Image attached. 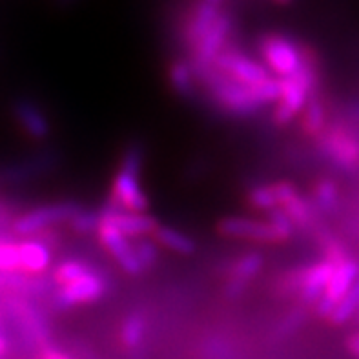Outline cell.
I'll use <instances>...</instances> for the list:
<instances>
[{
    "label": "cell",
    "mask_w": 359,
    "mask_h": 359,
    "mask_svg": "<svg viewBox=\"0 0 359 359\" xmlns=\"http://www.w3.org/2000/svg\"><path fill=\"white\" fill-rule=\"evenodd\" d=\"M279 82V99L272 111L273 123L278 126H287L292 118L301 114L305 108L306 100L316 91L318 84V68H316L314 53L303 46V62L299 69L290 77L278 79Z\"/></svg>",
    "instance_id": "obj_3"
},
{
    "label": "cell",
    "mask_w": 359,
    "mask_h": 359,
    "mask_svg": "<svg viewBox=\"0 0 359 359\" xmlns=\"http://www.w3.org/2000/svg\"><path fill=\"white\" fill-rule=\"evenodd\" d=\"M75 0H57V4L60 6V8H68V6H72Z\"/></svg>",
    "instance_id": "obj_37"
},
{
    "label": "cell",
    "mask_w": 359,
    "mask_h": 359,
    "mask_svg": "<svg viewBox=\"0 0 359 359\" xmlns=\"http://www.w3.org/2000/svg\"><path fill=\"white\" fill-rule=\"evenodd\" d=\"M257 48L264 64L279 79L294 75L303 62V46L283 33H264L259 36Z\"/></svg>",
    "instance_id": "obj_6"
},
{
    "label": "cell",
    "mask_w": 359,
    "mask_h": 359,
    "mask_svg": "<svg viewBox=\"0 0 359 359\" xmlns=\"http://www.w3.org/2000/svg\"><path fill=\"white\" fill-rule=\"evenodd\" d=\"M318 148L323 157H327L337 168L345 172L359 170V135L348 124L336 123L325 126L318 137Z\"/></svg>",
    "instance_id": "obj_5"
},
{
    "label": "cell",
    "mask_w": 359,
    "mask_h": 359,
    "mask_svg": "<svg viewBox=\"0 0 359 359\" xmlns=\"http://www.w3.org/2000/svg\"><path fill=\"white\" fill-rule=\"evenodd\" d=\"M217 232L228 239H245L257 243H283L288 237L270 221L250 217H223L217 221Z\"/></svg>",
    "instance_id": "obj_11"
},
{
    "label": "cell",
    "mask_w": 359,
    "mask_h": 359,
    "mask_svg": "<svg viewBox=\"0 0 359 359\" xmlns=\"http://www.w3.org/2000/svg\"><path fill=\"white\" fill-rule=\"evenodd\" d=\"M346 346H348V351H351L355 358H359V332L352 334V336L346 339Z\"/></svg>",
    "instance_id": "obj_34"
},
{
    "label": "cell",
    "mask_w": 359,
    "mask_h": 359,
    "mask_svg": "<svg viewBox=\"0 0 359 359\" xmlns=\"http://www.w3.org/2000/svg\"><path fill=\"white\" fill-rule=\"evenodd\" d=\"M95 269L93 264L86 263V261H79V259H68L60 263L59 266H55L53 273H51V283L53 287L60 288L66 287L69 283L77 281L79 278L86 276L88 272Z\"/></svg>",
    "instance_id": "obj_25"
},
{
    "label": "cell",
    "mask_w": 359,
    "mask_h": 359,
    "mask_svg": "<svg viewBox=\"0 0 359 359\" xmlns=\"http://www.w3.org/2000/svg\"><path fill=\"white\" fill-rule=\"evenodd\" d=\"M11 272H20V266H18L17 241L0 239V273Z\"/></svg>",
    "instance_id": "obj_31"
},
{
    "label": "cell",
    "mask_w": 359,
    "mask_h": 359,
    "mask_svg": "<svg viewBox=\"0 0 359 359\" xmlns=\"http://www.w3.org/2000/svg\"><path fill=\"white\" fill-rule=\"evenodd\" d=\"M301 114H303V118H301V128H303V132L310 137H318L319 133L325 130V108L323 102L319 100L318 93H312L306 100L305 108L301 109Z\"/></svg>",
    "instance_id": "obj_24"
},
{
    "label": "cell",
    "mask_w": 359,
    "mask_h": 359,
    "mask_svg": "<svg viewBox=\"0 0 359 359\" xmlns=\"http://www.w3.org/2000/svg\"><path fill=\"white\" fill-rule=\"evenodd\" d=\"M359 279V264L352 259H345L334 266V272L330 276L323 296L316 303V310L321 318H328L334 310L336 303L351 290L352 285Z\"/></svg>",
    "instance_id": "obj_14"
},
{
    "label": "cell",
    "mask_w": 359,
    "mask_h": 359,
    "mask_svg": "<svg viewBox=\"0 0 359 359\" xmlns=\"http://www.w3.org/2000/svg\"><path fill=\"white\" fill-rule=\"evenodd\" d=\"M168 81L179 97L190 99L197 91V77L188 59H175L168 68Z\"/></svg>",
    "instance_id": "obj_22"
},
{
    "label": "cell",
    "mask_w": 359,
    "mask_h": 359,
    "mask_svg": "<svg viewBox=\"0 0 359 359\" xmlns=\"http://www.w3.org/2000/svg\"><path fill=\"white\" fill-rule=\"evenodd\" d=\"M334 266L336 264H332L327 259L319 261L316 264H310V266H301L299 290H297V294H299L303 303H309V305H316L318 303L319 297L323 296L328 281H330Z\"/></svg>",
    "instance_id": "obj_18"
},
{
    "label": "cell",
    "mask_w": 359,
    "mask_h": 359,
    "mask_svg": "<svg viewBox=\"0 0 359 359\" xmlns=\"http://www.w3.org/2000/svg\"><path fill=\"white\" fill-rule=\"evenodd\" d=\"M359 312V279L352 285V288L346 292L341 299L337 301L334 310L330 312L328 319L332 325H345L346 321H351L355 314Z\"/></svg>",
    "instance_id": "obj_26"
},
{
    "label": "cell",
    "mask_w": 359,
    "mask_h": 359,
    "mask_svg": "<svg viewBox=\"0 0 359 359\" xmlns=\"http://www.w3.org/2000/svg\"><path fill=\"white\" fill-rule=\"evenodd\" d=\"M59 163V151H39V154L20 161V163L9 164V166L0 168V184H22V182L33 181V179L42 177L44 173L57 168Z\"/></svg>",
    "instance_id": "obj_13"
},
{
    "label": "cell",
    "mask_w": 359,
    "mask_h": 359,
    "mask_svg": "<svg viewBox=\"0 0 359 359\" xmlns=\"http://www.w3.org/2000/svg\"><path fill=\"white\" fill-rule=\"evenodd\" d=\"M203 2H206V4H210V6H215V8H219V6L223 4L224 0H203Z\"/></svg>",
    "instance_id": "obj_38"
},
{
    "label": "cell",
    "mask_w": 359,
    "mask_h": 359,
    "mask_svg": "<svg viewBox=\"0 0 359 359\" xmlns=\"http://www.w3.org/2000/svg\"><path fill=\"white\" fill-rule=\"evenodd\" d=\"M0 321H2V310H0Z\"/></svg>",
    "instance_id": "obj_40"
},
{
    "label": "cell",
    "mask_w": 359,
    "mask_h": 359,
    "mask_svg": "<svg viewBox=\"0 0 359 359\" xmlns=\"http://www.w3.org/2000/svg\"><path fill=\"white\" fill-rule=\"evenodd\" d=\"M197 84H205L210 100L223 114L248 118L259 114L261 108L279 99V82L273 77L259 86H243L224 77L214 66L196 72Z\"/></svg>",
    "instance_id": "obj_1"
},
{
    "label": "cell",
    "mask_w": 359,
    "mask_h": 359,
    "mask_svg": "<svg viewBox=\"0 0 359 359\" xmlns=\"http://www.w3.org/2000/svg\"><path fill=\"white\" fill-rule=\"evenodd\" d=\"M314 201L319 212L332 214L337 208V201H339V190H337L336 182L330 179H321L314 188Z\"/></svg>",
    "instance_id": "obj_28"
},
{
    "label": "cell",
    "mask_w": 359,
    "mask_h": 359,
    "mask_svg": "<svg viewBox=\"0 0 359 359\" xmlns=\"http://www.w3.org/2000/svg\"><path fill=\"white\" fill-rule=\"evenodd\" d=\"M148 332V319L142 312H130L121 323L118 330V341L124 351L135 352L144 343Z\"/></svg>",
    "instance_id": "obj_23"
},
{
    "label": "cell",
    "mask_w": 359,
    "mask_h": 359,
    "mask_svg": "<svg viewBox=\"0 0 359 359\" xmlns=\"http://www.w3.org/2000/svg\"><path fill=\"white\" fill-rule=\"evenodd\" d=\"M36 358L39 359H75V358H72V354L60 351V348H57V346H53V345L42 348V351L36 354Z\"/></svg>",
    "instance_id": "obj_33"
},
{
    "label": "cell",
    "mask_w": 359,
    "mask_h": 359,
    "mask_svg": "<svg viewBox=\"0 0 359 359\" xmlns=\"http://www.w3.org/2000/svg\"><path fill=\"white\" fill-rule=\"evenodd\" d=\"M97 237H99L100 245L108 252L117 264L123 269L124 273L128 276H141L142 269L139 261L135 257V252H133V246L130 243L128 237H124L123 233L117 232L115 228L108 226V224H99L97 228Z\"/></svg>",
    "instance_id": "obj_16"
},
{
    "label": "cell",
    "mask_w": 359,
    "mask_h": 359,
    "mask_svg": "<svg viewBox=\"0 0 359 359\" xmlns=\"http://www.w3.org/2000/svg\"><path fill=\"white\" fill-rule=\"evenodd\" d=\"M18 248V266L20 273L26 276H42L51 263V250L44 243L27 237L17 243Z\"/></svg>",
    "instance_id": "obj_19"
},
{
    "label": "cell",
    "mask_w": 359,
    "mask_h": 359,
    "mask_svg": "<svg viewBox=\"0 0 359 359\" xmlns=\"http://www.w3.org/2000/svg\"><path fill=\"white\" fill-rule=\"evenodd\" d=\"M8 348H9L8 339H6V337L0 334V359L6 358V354H8Z\"/></svg>",
    "instance_id": "obj_35"
},
{
    "label": "cell",
    "mask_w": 359,
    "mask_h": 359,
    "mask_svg": "<svg viewBox=\"0 0 359 359\" xmlns=\"http://www.w3.org/2000/svg\"><path fill=\"white\" fill-rule=\"evenodd\" d=\"M264 266V257L259 252H248L237 257L230 266H228V283L224 288L228 299H237V297L245 294L252 279L259 276V272Z\"/></svg>",
    "instance_id": "obj_17"
},
{
    "label": "cell",
    "mask_w": 359,
    "mask_h": 359,
    "mask_svg": "<svg viewBox=\"0 0 359 359\" xmlns=\"http://www.w3.org/2000/svg\"><path fill=\"white\" fill-rule=\"evenodd\" d=\"M11 115L20 132L33 141H46L51 135V121L35 99L17 97L11 102Z\"/></svg>",
    "instance_id": "obj_12"
},
{
    "label": "cell",
    "mask_w": 359,
    "mask_h": 359,
    "mask_svg": "<svg viewBox=\"0 0 359 359\" xmlns=\"http://www.w3.org/2000/svg\"><path fill=\"white\" fill-rule=\"evenodd\" d=\"M246 203L254 210H261V212H272L278 208L272 184H257V187L250 188L246 194Z\"/></svg>",
    "instance_id": "obj_29"
},
{
    "label": "cell",
    "mask_w": 359,
    "mask_h": 359,
    "mask_svg": "<svg viewBox=\"0 0 359 359\" xmlns=\"http://www.w3.org/2000/svg\"><path fill=\"white\" fill-rule=\"evenodd\" d=\"M273 2H278V4H288L292 0H273Z\"/></svg>",
    "instance_id": "obj_39"
},
{
    "label": "cell",
    "mask_w": 359,
    "mask_h": 359,
    "mask_svg": "<svg viewBox=\"0 0 359 359\" xmlns=\"http://www.w3.org/2000/svg\"><path fill=\"white\" fill-rule=\"evenodd\" d=\"M299 279H301V266L299 269H292L287 273H283L279 281L276 283V294L279 297H290L297 294L299 290Z\"/></svg>",
    "instance_id": "obj_32"
},
{
    "label": "cell",
    "mask_w": 359,
    "mask_h": 359,
    "mask_svg": "<svg viewBox=\"0 0 359 359\" xmlns=\"http://www.w3.org/2000/svg\"><path fill=\"white\" fill-rule=\"evenodd\" d=\"M81 206V203H75V201H60V203L36 206L26 214L18 215L11 223V230L15 236L27 239V237L36 236L44 230H51L55 224L68 223Z\"/></svg>",
    "instance_id": "obj_8"
},
{
    "label": "cell",
    "mask_w": 359,
    "mask_h": 359,
    "mask_svg": "<svg viewBox=\"0 0 359 359\" xmlns=\"http://www.w3.org/2000/svg\"><path fill=\"white\" fill-rule=\"evenodd\" d=\"M68 224L73 232L81 233V236H90V233H95L97 228H99V224H100V210L81 206V208L75 212V215L69 219Z\"/></svg>",
    "instance_id": "obj_27"
},
{
    "label": "cell",
    "mask_w": 359,
    "mask_h": 359,
    "mask_svg": "<svg viewBox=\"0 0 359 359\" xmlns=\"http://www.w3.org/2000/svg\"><path fill=\"white\" fill-rule=\"evenodd\" d=\"M100 223L115 228L128 239H141L151 236L155 228L159 226L157 219L148 214H132V212H121L106 203L100 206Z\"/></svg>",
    "instance_id": "obj_15"
},
{
    "label": "cell",
    "mask_w": 359,
    "mask_h": 359,
    "mask_svg": "<svg viewBox=\"0 0 359 359\" xmlns=\"http://www.w3.org/2000/svg\"><path fill=\"white\" fill-rule=\"evenodd\" d=\"M144 166V148L139 142H132L124 151L118 168L111 179L108 205L121 212L144 214L150 208L148 194L142 188L141 173Z\"/></svg>",
    "instance_id": "obj_2"
},
{
    "label": "cell",
    "mask_w": 359,
    "mask_h": 359,
    "mask_svg": "<svg viewBox=\"0 0 359 359\" xmlns=\"http://www.w3.org/2000/svg\"><path fill=\"white\" fill-rule=\"evenodd\" d=\"M219 13H221L219 8L199 0L196 4V8H191L190 17L187 18L184 27H182V39H184V42H187L190 48H194V46L201 41V36L205 35L206 29L214 24V20L217 18Z\"/></svg>",
    "instance_id": "obj_20"
},
{
    "label": "cell",
    "mask_w": 359,
    "mask_h": 359,
    "mask_svg": "<svg viewBox=\"0 0 359 359\" xmlns=\"http://www.w3.org/2000/svg\"><path fill=\"white\" fill-rule=\"evenodd\" d=\"M135 257L141 264L142 272L144 270L155 269V264L159 263V246L155 245L148 237H141V239H133L132 243Z\"/></svg>",
    "instance_id": "obj_30"
},
{
    "label": "cell",
    "mask_w": 359,
    "mask_h": 359,
    "mask_svg": "<svg viewBox=\"0 0 359 359\" xmlns=\"http://www.w3.org/2000/svg\"><path fill=\"white\" fill-rule=\"evenodd\" d=\"M0 310H4L9 321L13 323L18 339L27 351H36V354L51 345V327L48 316L36 306L33 299L20 296H0Z\"/></svg>",
    "instance_id": "obj_4"
},
{
    "label": "cell",
    "mask_w": 359,
    "mask_h": 359,
    "mask_svg": "<svg viewBox=\"0 0 359 359\" xmlns=\"http://www.w3.org/2000/svg\"><path fill=\"white\" fill-rule=\"evenodd\" d=\"M351 115L359 123V102H355V104L351 106Z\"/></svg>",
    "instance_id": "obj_36"
},
{
    "label": "cell",
    "mask_w": 359,
    "mask_h": 359,
    "mask_svg": "<svg viewBox=\"0 0 359 359\" xmlns=\"http://www.w3.org/2000/svg\"><path fill=\"white\" fill-rule=\"evenodd\" d=\"M214 68L219 73H223L224 77L243 86H259L273 79L266 66L245 55L241 50L228 48V46L217 55V59L214 60Z\"/></svg>",
    "instance_id": "obj_9"
},
{
    "label": "cell",
    "mask_w": 359,
    "mask_h": 359,
    "mask_svg": "<svg viewBox=\"0 0 359 359\" xmlns=\"http://www.w3.org/2000/svg\"><path fill=\"white\" fill-rule=\"evenodd\" d=\"M233 17L232 13L223 11L219 13L214 24L206 29V33L201 36V41L191 48V59L190 64L194 72H201L210 66H214V60L217 55L226 48L228 36L232 33Z\"/></svg>",
    "instance_id": "obj_10"
},
{
    "label": "cell",
    "mask_w": 359,
    "mask_h": 359,
    "mask_svg": "<svg viewBox=\"0 0 359 359\" xmlns=\"http://www.w3.org/2000/svg\"><path fill=\"white\" fill-rule=\"evenodd\" d=\"M109 290V281L106 273L99 269H93L77 281L60 287L51 294L50 305L55 310H68L79 305H90L102 299Z\"/></svg>",
    "instance_id": "obj_7"
},
{
    "label": "cell",
    "mask_w": 359,
    "mask_h": 359,
    "mask_svg": "<svg viewBox=\"0 0 359 359\" xmlns=\"http://www.w3.org/2000/svg\"><path fill=\"white\" fill-rule=\"evenodd\" d=\"M151 241L157 246H163L166 250L181 255H191L196 254L197 250V243L194 237L181 232L177 228L166 226V224H159V226L155 228L154 232H151Z\"/></svg>",
    "instance_id": "obj_21"
}]
</instances>
